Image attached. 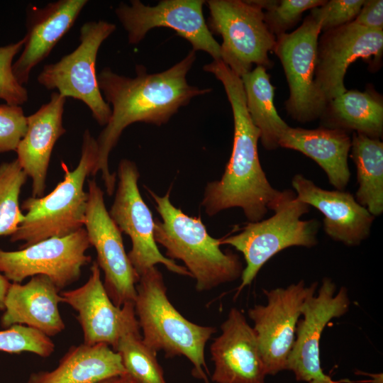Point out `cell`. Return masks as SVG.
I'll return each instance as SVG.
<instances>
[{
	"mask_svg": "<svg viewBox=\"0 0 383 383\" xmlns=\"http://www.w3.org/2000/svg\"><path fill=\"white\" fill-rule=\"evenodd\" d=\"M210 346L215 383H265L267 372L256 334L243 314L232 308Z\"/></svg>",
	"mask_w": 383,
	"mask_h": 383,
	"instance_id": "ac0fdd59",
	"label": "cell"
},
{
	"mask_svg": "<svg viewBox=\"0 0 383 383\" xmlns=\"http://www.w3.org/2000/svg\"><path fill=\"white\" fill-rule=\"evenodd\" d=\"M24 38L19 41L0 47V99L9 105L21 106L28 99L27 89L15 78L13 60L23 48Z\"/></svg>",
	"mask_w": 383,
	"mask_h": 383,
	"instance_id": "4dcf8cb0",
	"label": "cell"
},
{
	"mask_svg": "<svg viewBox=\"0 0 383 383\" xmlns=\"http://www.w3.org/2000/svg\"><path fill=\"white\" fill-rule=\"evenodd\" d=\"M84 228L64 237L50 238L16 251L0 249V272L14 283L38 274L49 277L61 291L80 277L91 261Z\"/></svg>",
	"mask_w": 383,
	"mask_h": 383,
	"instance_id": "30bf717a",
	"label": "cell"
},
{
	"mask_svg": "<svg viewBox=\"0 0 383 383\" xmlns=\"http://www.w3.org/2000/svg\"><path fill=\"white\" fill-rule=\"evenodd\" d=\"M355 23L372 30L383 28V1H365L359 13L354 21Z\"/></svg>",
	"mask_w": 383,
	"mask_h": 383,
	"instance_id": "e575fe53",
	"label": "cell"
},
{
	"mask_svg": "<svg viewBox=\"0 0 383 383\" xmlns=\"http://www.w3.org/2000/svg\"><path fill=\"white\" fill-rule=\"evenodd\" d=\"M209 11L208 28L223 38L221 60L238 76L250 72L252 65L271 67L268 57L276 43L265 14L252 1H205Z\"/></svg>",
	"mask_w": 383,
	"mask_h": 383,
	"instance_id": "52a82bcc",
	"label": "cell"
},
{
	"mask_svg": "<svg viewBox=\"0 0 383 383\" xmlns=\"http://www.w3.org/2000/svg\"><path fill=\"white\" fill-rule=\"evenodd\" d=\"M365 0H331L311 9L310 16L321 30H328L352 22L359 13Z\"/></svg>",
	"mask_w": 383,
	"mask_h": 383,
	"instance_id": "d6a6232c",
	"label": "cell"
},
{
	"mask_svg": "<svg viewBox=\"0 0 383 383\" xmlns=\"http://www.w3.org/2000/svg\"><path fill=\"white\" fill-rule=\"evenodd\" d=\"M317 287V282L306 287L301 280L285 288L264 290L267 304L255 305L248 310L267 375L287 370L303 304L315 294Z\"/></svg>",
	"mask_w": 383,
	"mask_h": 383,
	"instance_id": "7c38bea8",
	"label": "cell"
},
{
	"mask_svg": "<svg viewBox=\"0 0 383 383\" xmlns=\"http://www.w3.org/2000/svg\"><path fill=\"white\" fill-rule=\"evenodd\" d=\"M126 372L109 345L83 343L70 347L52 370L31 373L27 383H98Z\"/></svg>",
	"mask_w": 383,
	"mask_h": 383,
	"instance_id": "cb8c5ba5",
	"label": "cell"
},
{
	"mask_svg": "<svg viewBox=\"0 0 383 383\" xmlns=\"http://www.w3.org/2000/svg\"><path fill=\"white\" fill-rule=\"evenodd\" d=\"M292 184L301 201L323 214L324 231L333 240L356 246L368 238L374 216L353 194L322 189L301 174L294 176Z\"/></svg>",
	"mask_w": 383,
	"mask_h": 383,
	"instance_id": "d6986e66",
	"label": "cell"
},
{
	"mask_svg": "<svg viewBox=\"0 0 383 383\" xmlns=\"http://www.w3.org/2000/svg\"><path fill=\"white\" fill-rule=\"evenodd\" d=\"M206 71L224 87L232 108L234 136L225 171L220 179L207 184L201 205L209 216L238 207L249 222L261 221L281 191L272 187L260 165L257 152L260 132L248 113L241 78L221 60L209 64Z\"/></svg>",
	"mask_w": 383,
	"mask_h": 383,
	"instance_id": "7a4b0ae2",
	"label": "cell"
},
{
	"mask_svg": "<svg viewBox=\"0 0 383 383\" xmlns=\"http://www.w3.org/2000/svg\"><path fill=\"white\" fill-rule=\"evenodd\" d=\"M84 228L96 252V263L104 274V288L118 307L134 302L140 277L125 250L121 232L106 208L104 192L95 179L88 182Z\"/></svg>",
	"mask_w": 383,
	"mask_h": 383,
	"instance_id": "4fadbf2b",
	"label": "cell"
},
{
	"mask_svg": "<svg viewBox=\"0 0 383 383\" xmlns=\"http://www.w3.org/2000/svg\"><path fill=\"white\" fill-rule=\"evenodd\" d=\"M10 284L9 281L0 273V311H4L5 297Z\"/></svg>",
	"mask_w": 383,
	"mask_h": 383,
	"instance_id": "8d00e7d4",
	"label": "cell"
},
{
	"mask_svg": "<svg viewBox=\"0 0 383 383\" xmlns=\"http://www.w3.org/2000/svg\"><path fill=\"white\" fill-rule=\"evenodd\" d=\"M28 177L17 159L0 165V236L13 235L24 219L19 196Z\"/></svg>",
	"mask_w": 383,
	"mask_h": 383,
	"instance_id": "f1b7e54d",
	"label": "cell"
},
{
	"mask_svg": "<svg viewBox=\"0 0 383 383\" xmlns=\"http://www.w3.org/2000/svg\"><path fill=\"white\" fill-rule=\"evenodd\" d=\"M60 292L43 274L31 277L24 284L11 283L5 297L1 326L23 325L49 337L57 335L65 328L58 307Z\"/></svg>",
	"mask_w": 383,
	"mask_h": 383,
	"instance_id": "7402d4cb",
	"label": "cell"
},
{
	"mask_svg": "<svg viewBox=\"0 0 383 383\" xmlns=\"http://www.w3.org/2000/svg\"><path fill=\"white\" fill-rule=\"evenodd\" d=\"M133 304L144 343L155 353L163 351L166 357H186L193 365L192 374L209 383L205 346L217 329L189 321L175 309L155 266L140 277Z\"/></svg>",
	"mask_w": 383,
	"mask_h": 383,
	"instance_id": "277c9868",
	"label": "cell"
},
{
	"mask_svg": "<svg viewBox=\"0 0 383 383\" xmlns=\"http://www.w3.org/2000/svg\"><path fill=\"white\" fill-rule=\"evenodd\" d=\"M323 0H282L264 12L265 21L270 30L277 37L284 33L299 20L308 9L321 6Z\"/></svg>",
	"mask_w": 383,
	"mask_h": 383,
	"instance_id": "1f68e13d",
	"label": "cell"
},
{
	"mask_svg": "<svg viewBox=\"0 0 383 383\" xmlns=\"http://www.w3.org/2000/svg\"><path fill=\"white\" fill-rule=\"evenodd\" d=\"M114 23L91 21L80 28L79 44L59 61L45 65L38 76L47 89L82 101L101 126L108 123L111 109L99 89L96 72L100 46L116 30Z\"/></svg>",
	"mask_w": 383,
	"mask_h": 383,
	"instance_id": "ba28073f",
	"label": "cell"
},
{
	"mask_svg": "<svg viewBox=\"0 0 383 383\" xmlns=\"http://www.w3.org/2000/svg\"><path fill=\"white\" fill-rule=\"evenodd\" d=\"M120 3L116 15L127 33L128 43L137 45L152 28L166 27L187 40L194 51L221 60V45L209 30L203 14L204 0H162L155 6L131 0Z\"/></svg>",
	"mask_w": 383,
	"mask_h": 383,
	"instance_id": "8fae6325",
	"label": "cell"
},
{
	"mask_svg": "<svg viewBox=\"0 0 383 383\" xmlns=\"http://www.w3.org/2000/svg\"><path fill=\"white\" fill-rule=\"evenodd\" d=\"M279 147L299 151L314 160L336 189L344 190L347 187L350 177L348 157L351 138L346 131L288 126L279 138Z\"/></svg>",
	"mask_w": 383,
	"mask_h": 383,
	"instance_id": "603a6c76",
	"label": "cell"
},
{
	"mask_svg": "<svg viewBox=\"0 0 383 383\" xmlns=\"http://www.w3.org/2000/svg\"><path fill=\"white\" fill-rule=\"evenodd\" d=\"M148 191L161 217L154 220L155 240L165 248V257L184 262L196 280V291H209L241 277L244 268L239 255L222 251L220 239L209 234L199 217L189 216L174 206L170 189L164 196Z\"/></svg>",
	"mask_w": 383,
	"mask_h": 383,
	"instance_id": "3957f363",
	"label": "cell"
},
{
	"mask_svg": "<svg viewBox=\"0 0 383 383\" xmlns=\"http://www.w3.org/2000/svg\"><path fill=\"white\" fill-rule=\"evenodd\" d=\"M321 30L320 24L309 15L294 31L278 35L273 50L282 64L289 84L287 109L293 118L301 123L321 116L327 105L314 82Z\"/></svg>",
	"mask_w": 383,
	"mask_h": 383,
	"instance_id": "5bb4252c",
	"label": "cell"
},
{
	"mask_svg": "<svg viewBox=\"0 0 383 383\" xmlns=\"http://www.w3.org/2000/svg\"><path fill=\"white\" fill-rule=\"evenodd\" d=\"M98 383H140L127 372L107 378Z\"/></svg>",
	"mask_w": 383,
	"mask_h": 383,
	"instance_id": "d590c367",
	"label": "cell"
},
{
	"mask_svg": "<svg viewBox=\"0 0 383 383\" xmlns=\"http://www.w3.org/2000/svg\"><path fill=\"white\" fill-rule=\"evenodd\" d=\"M196 59V51L191 50L182 60L160 72L149 74L145 67L137 65L135 77L120 75L109 67L97 74L99 89L111 106V114L96 138L98 155L92 175L101 173L109 196L113 194L116 184V174L109 170V157L126 128L138 122L160 126L193 98L212 91L189 84L187 76Z\"/></svg>",
	"mask_w": 383,
	"mask_h": 383,
	"instance_id": "6da1fadb",
	"label": "cell"
},
{
	"mask_svg": "<svg viewBox=\"0 0 383 383\" xmlns=\"http://www.w3.org/2000/svg\"><path fill=\"white\" fill-rule=\"evenodd\" d=\"M27 131V116L21 106L0 104V152L16 151Z\"/></svg>",
	"mask_w": 383,
	"mask_h": 383,
	"instance_id": "836d02e7",
	"label": "cell"
},
{
	"mask_svg": "<svg viewBox=\"0 0 383 383\" xmlns=\"http://www.w3.org/2000/svg\"><path fill=\"white\" fill-rule=\"evenodd\" d=\"M270 210L274 213L271 217L248 222L238 233L220 238L221 245L233 246L245 260L237 294L250 285L262 266L281 250L293 246L312 248L318 243L319 222L301 219L310 206L294 192L281 191Z\"/></svg>",
	"mask_w": 383,
	"mask_h": 383,
	"instance_id": "8992f818",
	"label": "cell"
},
{
	"mask_svg": "<svg viewBox=\"0 0 383 383\" xmlns=\"http://www.w3.org/2000/svg\"><path fill=\"white\" fill-rule=\"evenodd\" d=\"M128 374L140 383H167L157 353L143 341L140 330L122 335L114 350Z\"/></svg>",
	"mask_w": 383,
	"mask_h": 383,
	"instance_id": "83f0119b",
	"label": "cell"
},
{
	"mask_svg": "<svg viewBox=\"0 0 383 383\" xmlns=\"http://www.w3.org/2000/svg\"><path fill=\"white\" fill-rule=\"evenodd\" d=\"M335 291V284L325 277L317 295H310L303 304L302 318L298 321L287 365V370L293 372L297 381L309 382L329 377L321 367V337L326 326L333 318L345 314L350 304L345 287Z\"/></svg>",
	"mask_w": 383,
	"mask_h": 383,
	"instance_id": "2e32d148",
	"label": "cell"
},
{
	"mask_svg": "<svg viewBox=\"0 0 383 383\" xmlns=\"http://www.w3.org/2000/svg\"><path fill=\"white\" fill-rule=\"evenodd\" d=\"M87 3V0H59L32 9L23 50L12 65L20 84L28 83L32 70L50 55Z\"/></svg>",
	"mask_w": 383,
	"mask_h": 383,
	"instance_id": "ffe728a7",
	"label": "cell"
},
{
	"mask_svg": "<svg viewBox=\"0 0 383 383\" xmlns=\"http://www.w3.org/2000/svg\"><path fill=\"white\" fill-rule=\"evenodd\" d=\"M241 80L246 107L254 125L260 132V140L267 150L279 147V140L289 126L279 116L274 104V87L266 68L256 66L243 75Z\"/></svg>",
	"mask_w": 383,
	"mask_h": 383,
	"instance_id": "d4e9b609",
	"label": "cell"
},
{
	"mask_svg": "<svg viewBox=\"0 0 383 383\" xmlns=\"http://www.w3.org/2000/svg\"><path fill=\"white\" fill-rule=\"evenodd\" d=\"M87 281L74 289L60 292L61 302L77 311L76 316L83 333L84 343H104L115 350L124 334L140 330L134 304L116 306L109 296L96 261L90 267Z\"/></svg>",
	"mask_w": 383,
	"mask_h": 383,
	"instance_id": "9a60e30c",
	"label": "cell"
},
{
	"mask_svg": "<svg viewBox=\"0 0 383 383\" xmlns=\"http://www.w3.org/2000/svg\"><path fill=\"white\" fill-rule=\"evenodd\" d=\"M309 383H338V382L333 381L329 377L327 379H314V380L310 381Z\"/></svg>",
	"mask_w": 383,
	"mask_h": 383,
	"instance_id": "74e56055",
	"label": "cell"
},
{
	"mask_svg": "<svg viewBox=\"0 0 383 383\" xmlns=\"http://www.w3.org/2000/svg\"><path fill=\"white\" fill-rule=\"evenodd\" d=\"M66 97L53 92L50 101L27 116V131L16 149L17 160L32 179V196H43L51 154L66 133L62 115Z\"/></svg>",
	"mask_w": 383,
	"mask_h": 383,
	"instance_id": "44dd1931",
	"label": "cell"
},
{
	"mask_svg": "<svg viewBox=\"0 0 383 383\" xmlns=\"http://www.w3.org/2000/svg\"><path fill=\"white\" fill-rule=\"evenodd\" d=\"M350 150L359 184L355 198L378 216L383 212V143L379 138L355 132Z\"/></svg>",
	"mask_w": 383,
	"mask_h": 383,
	"instance_id": "484cf974",
	"label": "cell"
},
{
	"mask_svg": "<svg viewBox=\"0 0 383 383\" xmlns=\"http://www.w3.org/2000/svg\"><path fill=\"white\" fill-rule=\"evenodd\" d=\"M116 177L117 189L109 213L121 232L131 240L128 256L136 273L140 277L160 263L173 273L192 277L185 267L163 255L157 248L152 214L138 189L140 173L136 164L128 159L121 160Z\"/></svg>",
	"mask_w": 383,
	"mask_h": 383,
	"instance_id": "9c48e42d",
	"label": "cell"
},
{
	"mask_svg": "<svg viewBox=\"0 0 383 383\" xmlns=\"http://www.w3.org/2000/svg\"><path fill=\"white\" fill-rule=\"evenodd\" d=\"M383 52V31L353 21L326 30L318 43L315 84L328 104L347 90L344 77L349 65L359 58L379 61Z\"/></svg>",
	"mask_w": 383,
	"mask_h": 383,
	"instance_id": "e0dca14e",
	"label": "cell"
},
{
	"mask_svg": "<svg viewBox=\"0 0 383 383\" xmlns=\"http://www.w3.org/2000/svg\"><path fill=\"white\" fill-rule=\"evenodd\" d=\"M330 104L333 128L353 130L370 138L383 133V104L380 96L369 91L350 90L335 97Z\"/></svg>",
	"mask_w": 383,
	"mask_h": 383,
	"instance_id": "4316f807",
	"label": "cell"
},
{
	"mask_svg": "<svg viewBox=\"0 0 383 383\" xmlns=\"http://www.w3.org/2000/svg\"><path fill=\"white\" fill-rule=\"evenodd\" d=\"M98 148L89 129L82 135L80 159L77 166L70 170L62 162L63 179L48 195L30 196L22 203L26 211L23 222L11 235L13 243L21 241V248L41 240L68 235L84 228L88 193L84 182L93 174Z\"/></svg>",
	"mask_w": 383,
	"mask_h": 383,
	"instance_id": "5b68a950",
	"label": "cell"
},
{
	"mask_svg": "<svg viewBox=\"0 0 383 383\" xmlns=\"http://www.w3.org/2000/svg\"><path fill=\"white\" fill-rule=\"evenodd\" d=\"M55 348L50 337L26 326L16 324L0 331V352H28L45 358L53 353Z\"/></svg>",
	"mask_w": 383,
	"mask_h": 383,
	"instance_id": "f546056e",
	"label": "cell"
}]
</instances>
